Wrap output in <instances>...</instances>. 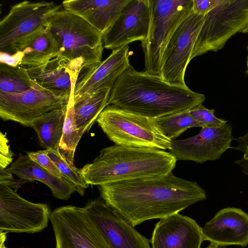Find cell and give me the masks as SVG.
Instances as JSON below:
<instances>
[{
  "instance_id": "cell-1",
  "label": "cell",
  "mask_w": 248,
  "mask_h": 248,
  "mask_svg": "<svg viewBox=\"0 0 248 248\" xmlns=\"http://www.w3.org/2000/svg\"><path fill=\"white\" fill-rule=\"evenodd\" d=\"M99 190L106 203L134 227L178 213L206 199L205 191L197 182L172 172L99 186Z\"/></svg>"
},
{
  "instance_id": "cell-2",
  "label": "cell",
  "mask_w": 248,
  "mask_h": 248,
  "mask_svg": "<svg viewBox=\"0 0 248 248\" xmlns=\"http://www.w3.org/2000/svg\"><path fill=\"white\" fill-rule=\"evenodd\" d=\"M203 94L170 84L160 77L139 72L130 65L111 89L108 104L157 119L202 104Z\"/></svg>"
},
{
  "instance_id": "cell-3",
  "label": "cell",
  "mask_w": 248,
  "mask_h": 248,
  "mask_svg": "<svg viewBox=\"0 0 248 248\" xmlns=\"http://www.w3.org/2000/svg\"><path fill=\"white\" fill-rule=\"evenodd\" d=\"M177 161L164 150L115 144L102 149L80 170L88 185L99 186L166 175L172 172Z\"/></svg>"
},
{
  "instance_id": "cell-4",
  "label": "cell",
  "mask_w": 248,
  "mask_h": 248,
  "mask_svg": "<svg viewBox=\"0 0 248 248\" xmlns=\"http://www.w3.org/2000/svg\"><path fill=\"white\" fill-rule=\"evenodd\" d=\"M46 26L57 42L58 56L80 71L102 62L103 35L79 16L62 9L50 18Z\"/></svg>"
},
{
  "instance_id": "cell-5",
  "label": "cell",
  "mask_w": 248,
  "mask_h": 248,
  "mask_svg": "<svg viewBox=\"0 0 248 248\" xmlns=\"http://www.w3.org/2000/svg\"><path fill=\"white\" fill-rule=\"evenodd\" d=\"M96 122L115 144L169 150L171 140L163 133L155 119L108 105Z\"/></svg>"
},
{
  "instance_id": "cell-6",
  "label": "cell",
  "mask_w": 248,
  "mask_h": 248,
  "mask_svg": "<svg viewBox=\"0 0 248 248\" xmlns=\"http://www.w3.org/2000/svg\"><path fill=\"white\" fill-rule=\"evenodd\" d=\"M149 8L147 36L141 42L144 72L160 77L164 50L178 26L193 12V0H149Z\"/></svg>"
},
{
  "instance_id": "cell-7",
  "label": "cell",
  "mask_w": 248,
  "mask_h": 248,
  "mask_svg": "<svg viewBox=\"0 0 248 248\" xmlns=\"http://www.w3.org/2000/svg\"><path fill=\"white\" fill-rule=\"evenodd\" d=\"M12 174L0 178V232L33 233L48 225L51 212L43 203H34L17 193Z\"/></svg>"
},
{
  "instance_id": "cell-8",
  "label": "cell",
  "mask_w": 248,
  "mask_h": 248,
  "mask_svg": "<svg viewBox=\"0 0 248 248\" xmlns=\"http://www.w3.org/2000/svg\"><path fill=\"white\" fill-rule=\"evenodd\" d=\"M248 24V0H223L204 16L190 60L221 49L228 40Z\"/></svg>"
},
{
  "instance_id": "cell-9",
  "label": "cell",
  "mask_w": 248,
  "mask_h": 248,
  "mask_svg": "<svg viewBox=\"0 0 248 248\" xmlns=\"http://www.w3.org/2000/svg\"><path fill=\"white\" fill-rule=\"evenodd\" d=\"M55 248H111L83 207L65 205L51 212Z\"/></svg>"
},
{
  "instance_id": "cell-10",
  "label": "cell",
  "mask_w": 248,
  "mask_h": 248,
  "mask_svg": "<svg viewBox=\"0 0 248 248\" xmlns=\"http://www.w3.org/2000/svg\"><path fill=\"white\" fill-rule=\"evenodd\" d=\"M62 5L25 0L12 6L0 22V50L13 54L14 45L45 26Z\"/></svg>"
},
{
  "instance_id": "cell-11",
  "label": "cell",
  "mask_w": 248,
  "mask_h": 248,
  "mask_svg": "<svg viewBox=\"0 0 248 248\" xmlns=\"http://www.w3.org/2000/svg\"><path fill=\"white\" fill-rule=\"evenodd\" d=\"M203 21L204 16L192 12L175 30L162 55L160 77L163 80L186 86V68Z\"/></svg>"
},
{
  "instance_id": "cell-12",
  "label": "cell",
  "mask_w": 248,
  "mask_h": 248,
  "mask_svg": "<svg viewBox=\"0 0 248 248\" xmlns=\"http://www.w3.org/2000/svg\"><path fill=\"white\" fill-rule=\"evenodd\" d=\"M69 100L43 88L16 93H0V117L29 127L44 114L66 107Z\"/></svg>"
},
{
  "instance_id": "cell-13",
  "label": "cell",
  "mask_w": 248,
  "mask_h": 248,
  "mask_svg": "<svg viewBox=\"0 0 248 248\" xmlns=\"http://www.w3.org/2000/svg\"><path fill=\"white\" fill-rule=\"evenodd\" d=\"M232 126L228 123L218 127H202L193 137L171 140L169 151L177 160H190L198 163L216 160L232 148Z\"/></svg>"
},
{
  "instance_id": "cell-14",
  "label": "cell",
  "mask_w": 248,
  "mask_h": 248,
  "mask_svg": "<svg viewBox=\"0 0 248 248\" xmlns=\"http://www.w3.org/2000/svg\"><path fill=\"white\" fill-rule=\"evenodd\" d=\"M83 208L111 248H152L150 240L139 232L101 198L89 201Z\"/></svg>"
},
{
  "instance_id": "cell-15",
  "label": "cell",
  "mask_w": 248,
  "mask_h": 248,
  "mask_svg": "<svg viewBox=\"0 0 248 248\" xmlns=\"http://www.w3.org/2000/svg\"><path fill=\"white\" fill-rule=\"evenodd\" d=\"M150 21L149 0H130L103 35L104 47L114 50L147 38Z\"/></svg>"
},
{
  "instance_id": "cell-16",
  "label": "cell",
  "mask_w": 248,
  "mask_h": 248,
  "mask_svg": "<svg viewBox=\"0 0 248 248\" xmlns=\"http://www.w3.org/2000/svg\"><path fill=\"white\" fill-rule=\"evenodd\" d=\"M203 241L197 222L178 213L160 219L150 240L152 248H201Z\"/></svg>"
},
{
  "instance_id": "cell-17",
  "label": "cell",
  "mask_w": 248,
  "mask_h": 248,
  "mask_svg": "<svg viewBox=\"0 0 248 248\" xmlns=\"http://www.w3.org/2000/svg\"><path fill=\"white\" fill-rule=\"evenodd\" d=\"M128 45L112 50L105 60L82 69L74 90V99L91 92L106 87L112 88L118 78L131 65Z\"/></svg>"
},
{
  "instance_id": "cell-18",
  "label": "cell",
  "mask_w": 248,
  "mask_h": 248,
  "mask_svg": "<svg viewBox=\"0 0 248 248\" xmlns=\"http://www.w3.org/2000/svg\"><path fill=\"white\" fill-rule=\"evenodd\" d=\"M204 241L219 246L248 245V214L240 208L227 207L218 211L202 228Z\"/></svg>"
},
{
  "instance_id": "cell-19",
  "label": "cell",
  "mask_w": 248,
  "mask_h": 248,
  "mask_svg": "<svg viewBox=\"0 0 248 248\" xmlns=\"http://www.w3.org/2000/svg\"><path fill=\"white\" fill-rule=\"evenodd\" d=\"M31 78L43 89L69 99L80 69L57 56L36 67L27 68Z\"/></svg>"
},
{
  "instance_id": "cell-20",
  "label": "cell",
  "mask_w": 248,
  "mask_h": 248,
  "mask_svg": "<svg viewBox=\"0 0 248 248\" xmlns=\"http://www.w3.org/2000/svg\"><path fill=\"white\" fill-rule=\"evenodd\" d=\"M130 0H67L63 8L88 22L102 35Z\"/></svg>"
},
{
  "instance_id": "cell-21",
  "label": "cell",
  "mask_w": 248,
  "mask_h": 248,
  "mask_svg": "<svg viewBox=\"0 0 248 248\" xmlns=\"http://www.w3.org/2000/svg\"><path fill=\"white\" fill-rule=\"evenodd\" d=\"M16 51L23 53L20 66L26 68L42 65L59 54L57 42L46 25L16 43L13 54Z\"/></svg>"
},
{
  "instance_id": "cell-22",
  "label": "cell",
  "mask_w": 248,
  "mask_h": 248,
  "mask_svg": "<svg viewBox=\"0 0 248 248\" xmlns=\"http://www.w3.org/2000/svg\"><path fill=\"white\" fill-rule=\"evenodd\" d=\"M7 170L23 180H36L43 183L50 189L52 195L60 200H68L77 191L75 186L69 180L56 177L28 155H20Z\"/></svg>"
},
{
  "instance_id": "cell-23",
  "label": "cell",
  "mask_w": 248,
  "mask_h": 248,
  "mask_svg": "<svg viewBox=\"0 0 248 248\" xmlns=\"http://www.w3.org/2000/svg\"><path fill=\"white\" fill-rule=\"evenodd\" d=\"M111 88L106 87L87 93L74 99V109L78 127L88 131L108 105Z\"/></svg>"
},
{
  "instance_id": "cell-24",
  "label": "cell",
  "mask_w": 248,
  "mask_h": 248,
  "mask_svg": "<svg viewBox=\"0 0 248 248\" xmlns=\"http://www.w3.org/2000/svg\"><path fill=\"white\" fill-rule=\"evenodd\" d=\"M67 107L46 113L32 122L30 127L36 132L40 144L45 150L59 151Z\"/></svg>"
},
{
  "instance_id": "cell-25",
  "label": "cell",
  "mask_w": 248,
  "mask_h": 248,
  "mask_svg": "<svg viewBox=\"0 0 248 248\" xmlns=\"http://www.w3.org/2000/svg\"><path fill=\"white\" fill-rule=\"evenodd\" d=\"M85 133L84 130L78 128L77 126L74 109V92H73L67 105L62 134L59 147L60 154L71 165H74L76 147Z\"/></svg>"
},
{
  "instance_id": "cell-26",
  "label": "cell",
  "mask_w": 248,
  "mask_h": 248,
  "mask_svg": "<svg viewBox=\"0 0 248 248\" xmlns=\"http://www.w3.org/2000/svg\"><path fill=\"white\" fill-rule=\"evenodd\" d=\"M42 88L30 77L26 68L0 62V93H16Z\"/></svg>"
},
{
  "instance_id": "cell-27",
  "label": "cell",
  "mask_w": 248,
  "mask_h": 248,
  "mask_svg": "<svg viewBox=\"0 0 248 248\" xmlns=\"http://www.w3.org/2000/svg\"><path fill=\"white\" fill-rule=\"evenodd\" d=\"M189 110H184L155 120L165 136L170 140H174L190 128L206 127L192 117Z\"/></svg>"
},
{
  "instance_id": "cell-28",
  "label": "cell",
  "mask_w": 248,
  "mask_h": 248,
  "mask_svg": "<svg viewBox=\"0 0 248 248\" xmlns=\"http://www.w3.org/2000/svg\"><path fill=\"white\" fill-rule=\"evenodd\" d=\"M43 151L56 164L62 177L72 182L77 188L76 192L80 196H83L89 185L84 179L80 169L76 168L75 165L69 164L62 157L59 151L52 149L45 150Z\"/></svg>"
},
{
  "instance_id": "cell-29",
  "label": "cell",
  "mask_w": 248,
  "mask_h": 248,
  "mask_svg": "<svg viewBox=\"0 0 248 248\" xmlns=\"http://www.w3.org/2000/svg\"><path fill=\"white\" fill-rule=\"evenodd\" d=\"M214 113V109H208L202 104L189 110V113L192 117L206 127H218L227 123V121L216 117Z\"/></svg>"
},
{
  "instance_id": "cell-30",
  "label": "cell",
  "mask_w": 248,
  "mask_h": 248,
  "mask_svg": "<svg viewBox=\"0 0 248 248\" xmlns=\"http://www.w3.org/2000/svg\"><path fill=\"white\" fill-rule=\"evenodd\" d=\"M27 155L40 166L59 178H62V174L56 164L43 151L29 153Z\"/></svg>"
},
{
  "instance_id": "cell-31",
  "label": "cell",
  "mask_w": 248,
  "mask_h": 248,
  "mask_svg": "<svg viewBox=\"0 0 248 248\" xmlns=\"http://www.w3.org/2000/svg\"><path fill=\"white\" fill-rule=\"evenodd\" d=\"M13 161V153L5 134L0 133V168L5 169Z\"/></svg>"
},
{
  "instance_id": "cell-32",
  "label": "cell",
  "mask_w": 248,
  "mask_h": 248,
  "mask_svg": "<svg viewBox=\"0 0 248 248\" xmlns=\"http://www.w3.org/2000/svg\"><path fill=\"white\" fill-rule=\"evenodd\" d=\"M222 1L223 0H193V12L204 16Z\"/></svg>"
},
{
  "instance_id": "cell-33",
  "label": "cell",
  "mask_w": 248,
  "mask_h": 248,
  "mask_svg": "<svg viewBox=\"0 0 248 248\" xmlns=\"http://www.w3.org/2000/svg\"><path fill=\"white\" fill-rule=\"evenodd\" d=\"M23 57V54L21 51H16L11 54L1 52L0 53V62L12 66L20 65Z\"/></svg>"
},
{
  "instance_id": "cell-34",
  "label": "cell",
  "mask_w": 248,
  "mask_h": 248,
  "mask_svg": "<svg viewBox=\"0 0 248 248\" xmlns=\"http://www.w3.org/2000/svg\"><path fill=\"white\" fill-rule=\"evenodd\" d=\"M6 233L5 232H0V248H7L5 245Z\"/></svg>"
},
{
  "instance_id": "cell-35",
  "label": "cell",
  "mask_w": 248,
  "mask_h": 248,
  "mask_svg": "<svg viewBox=\"0 0 248 248\" xmlns=\"http://www.w3.org/2000/svg\"><path fill=\"white\" fill-rule=\"evenodd\" d=\"M205 248H226V246H219L214 244L210 243V244Z\"/></svg>"
},
{
  "instance_id": "cell-36",
  "label": "cell",
  "mask_w": 248,
  "mask_h": 248,
  "mask_svg": "<svg viewBox=\"0 0 248 248\" xmlns=\"http://www.w3.org/2000/svg\"><path fill=\"white\" fill-rule=\"evenodd\" d=\"M242 33H248V25L244 28V29L242 31Z\"/></svg>"
},
{
  "instance_id": "cell-37",
  "label": "cell",
  "mask_w": 248,
  "mask_h": 248,
  "mask_svg": "<svg viewBox=\"0 0 248 248\" xmlns=\"http://www.w3.org/2000/svg\"><path fill=\"white\" fill-rule=\"evenodd\" d=\"M246 64H247L246 73L248 75V56H247V58Z\"/></svg>"
}]
</instances>
